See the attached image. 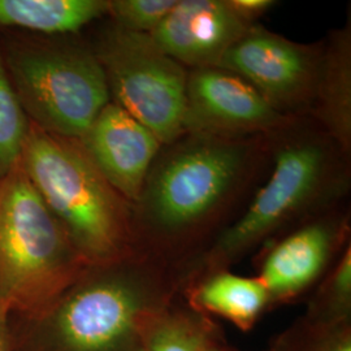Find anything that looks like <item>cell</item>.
<instances>
[{"label": "cell", "mask_w": 351, "mask_h": 351, "mask_svg": "<svg viewBox=\"0 0 351 351\" xmlns=\"http://www.w3.org/2000/svg\"><path fill=\"white\" fill-rule=\"evenodd\" d=\"M269 154V136L226 138L184 133L163 145L133 204L136 251L182 276L230 224V213Z\"/></svg>", "instance_id": "obj_1"}, {"label": "cell", "mask_w": 351, "mask_h": 351, "mask_svg": "<svg viewBox=\"0 0 351 351\" xmlns=\"http://www.w3.org/2000/svg\"><path fill=\"white\" fill-rule=\"evenodd\" d=\"M181 293L178 271L139 251L88 265L40 313L10 316L11 351H141L155 317Z\"/></svg>", "instance_id": "obj_2"}, {"label": "cell", "mask_w": 351, "mask_h": 351, "mask_svg": "<svg viewBox=\"0 0 351 351\" xmlns=\"http://www.w3.org/2000/svg\"><path fill=\"white\" fill-rule=\"evenodd\" d=\"M272 171L250 204L182 272L197 277L230 269L252 251L319 213L339 206L350 186V155L308 119L269 136Z\"/></svg>", "instance_id": "obj_3"}, {"label": "cell", "mask_w": 351, "mask_h": 351, "mask_svg": "<svg viewBox=\"0 0 351 351\" xmlns=\"http://www.w3.org/2000/svg\"><path fill=\"white\" fill-rule=\"evenodd\" d=\"M19 162L88 265L136 251L132 204L108 184L78 139L29 121Z\"/></svg>", "instance_id": "obj_4"}, {"label": "cell", "mask_w": 351, "mask_h": 351, "mask_svg": "<svg viewBox=\"0 0 351 351\" xmlns=\"http://www.w3.org/2000/svg\"><path fill=\"white\" fill-rule=\"evenodd\" d=\"M88 267L20 162L14 164L0 177V302L5 311L40 313Z\"/></svg>", "instance_id": "obj_5"}, {"label": "cell", "mask_w": 351, "mask_h": 351, "mask_svg": "<svg viewBox=\"0 0 351 351\" xmlns=\"http://www.w3.org/2000/svg\"><path fill=\"white\" fill-rule=\"evenodd\" d=\"M5 66L27 120L52 134L82 138L111 101L94 51L73 40L13 45Z\"/></svg>", "instance_id": "obj_6"}, {"label": "cell", "mask_w": 351, "mask_h": 351, "mask_svg": "<svg viewBox=\"0 0 351 351\" xmlns=\"http://www.w3.org/2000/svg\"><path fill=\"white\" fill-rule=\"evenodd\" d=\"M91 49L113 103L147 126L162 145L185 133L189 71L167 55L151 34L112 24Z\"/></svg>", "instance_id": "obj_7"}, {"label": "cell", "mask_w": 351, "mask_h": 351, "mask_svg": "<svg viewBox=\"0 0 351 351\" xmlns=\"http://www.w3.org/2000/svg\"><path fill=\"white\" fill-rule=\"evenodd\" d=\"M322 40L298 43L264 26H250L226 51L219 68L247 81L289 119H310L322 65Z\"/></svg>", "instance_id": "obj_8"}, {"label": "cell", "mask_w": 351, "mask_h": 351, "mask_svg": "<svg viewBox=\"0 0 351 351\" xmlns=\"http://www.w3.org/2000/svg\"><path fill=\"white\" fill-rule=\"evenodd\" d=\"M350 243V213L341 206L294 226L264 245L258 275L271 308L301 300L326 276Z\"/></svg>", "instance_id": "obj_9"}, {"label": "cell", "mask_w": 351, "mask_h": 351, "mask_svg": "<svg viewBox=\"0 0 351 351\" xmlns=\"http://www.w3.org/2000/svg\"><path fill=\"white\" fill-rule=\"evenodd\" d=\"M294 119L277 112L247 81L219 66L189 71L185 133L267 137Z\"/></svg>", "instance_id": "obj_10"}, {"label": "cell", "mask_w": 351, "mask_h": 351, "mask_svg": "<svg viewBox=\"0 0 351 351\" xmlns=\"http://www.w3.org/2000/svg\"><path fill=\"white\" fill-rule=\"evenodd\" d=\"M78 141L108 184L133 207L163 146L158 137L111 101Z\"/></svg>", "instance_id": "obj_11"}, {"label": "cell", "mask_w": 351, "mask_h": 351, "mask_svg": "<svg viewBox=\"0 0 351 351\" xmlns=\"http://www.w3.org/2000/svg\"><path fill=\"white\" fill-rule=\"evenodd\" d=\"M250 26L233 11L229 0H177L151 37L191 71L217 66Z\"/></svg>", "instance_id": "obj_12"}, {"label": "cell", "mask_w": 351, "mask_h": 351, "mask_svg": "<svg viewBox=\"0 0 351 351\" xmlns=\"http://www.w3.org/2000/svg\"><path fill=\"white\" fill-rule=\"evenodd\" d=\"M322 65L311 121L351 154V23L323 40Z\"/></svg>", "instance_id": "obj_13"}, {"label": "cell", "mask_w": 351, "mask_h": 351, "mask_svg": "<svg viewBox=\"0 0 351 351\" xmlns=\"http://www.w3.org/2000/svg\"><path fill=\"white\" fill-rule=\"evenodd\" d=\"M189 304L208 316H219L250 332L265 310L269 295L256 276H242L230 269H219L197 277L182 289Z\"/></svg>", "instance_id": "obj_14"}, {"label": "cell", "mask_w": 351, "mask_h": 351, "mask_svg": "<svg viewBox=\"0 0 351 351\" xmlns=\"http://www.w3.org/2000/svg\"><path fill=\"white\" fill-rule=\"evenodd\" d=\"M108 0H0V26L73 34L107 16Z\"/></svg>", "instance_id": "obj_15"}, {"label": "cell", "mask_w": 351, "mask_h": 351, "mask_svg": "<svg viewBox=\"0 0 351 351\" xmlns=\"http://www.w3.org/2000/svg\"><path fill=\"white\" fill-rule=\"evenodd\" d=\"M226 341L213 317L177 295L152 322L141 351H211Z\"/></svg>", "instance_id": "obj_16"}, {"label": "cell", "mask_w": 351, "mask_h": 351, "mask_svg": "<svg viewBox=\"0 0 351 351\" xmlns=\"http://www.w3.org/2000/svg\"><path fill=\"white\" fill-rule=\"evenodd\" d=\"M304 319L326 326L351 322V245L322 278L307 303Z\"/></svg>", "instance_id": "obj_17"}, {"label": "cell", "mask_w": 351, "mask_h": 351, "mask_svg": "<svg viewBox=\"0 0 351 351\" xmlns=\"http://www.w3.org/2000/svg\"><path fill=\"white\" fill-rule=\"evenodd\" d=\"M265 351H351V322L326 326L301 316L272 339Z\"/></svg>", "instance_id": "obj_18"}, {"label": "cell", "mask_w": 351, "mask_h": 351, "mask_svg": "<svg viewBox=\"0 0 351 351\" xmlns=\"http://www.w3.org/2000/svg\"><path fill=\"white\" fill-rule=\"evenodd\" d=\"M29 120L13 88L5 63L0 59V177L19 163Z\"/></svg>", "instance_id": "obj_19"}, {"label": "cell", "mask_w": 351, "mask_h": 351, "mask_svg": "<svg viewBox=\"0 0 351 351\" xmlns=\"http://www.w3.org/2000/svg\"><path fill=\"white\" fill-rule=\"evenodd\" d=\"M177 0H108L112 24L134 33L151 34L172 11Z\"/></svg>", "instance_id": "obj_20"}, {"label": "cell", "mask_w": 351, "mask_h": 351, "mask_svg": "<svg viewBox=\"0 0 351 351\" xmlns=\"http://www.w3.org/2000/svg\"><path fill=\"white\" fill-rule=\"evenodd\" d=\"M229 4L245 23L254 25L277 3L274 0H229Z\"/></svg>", "instance_id": "obj_21"}, {"label": "cell", "mask_w": 351, "mask_h": 351, "mask_svg": "<svg viewBox=\"0 0 351 351\" xmlns=\"http://www.w3.org/2000/svg\"><path fill=\"white\" fill-rule=\"evenodd\" d=\"M0 351H11L10 315L0 302Z\"/></svg>", "instance_id": "obj_22"}, {"label": "cell", "mask_w": 351, "mask_h": 351, "mask_svg": "<svg viewBox=\"0 0 351 351\" xmlns=\"http://www.w3.org/2000/svg\"><path fill=\"white\" fill-rule=\"evenodd\" d=\"M211 351H239V349H236V348H233V346H230V345H228V342L226 341H223V342H220V343H217L216 346H213V350Z\"/></svg>", "instance_id": "obj_23"}]
</instances>
